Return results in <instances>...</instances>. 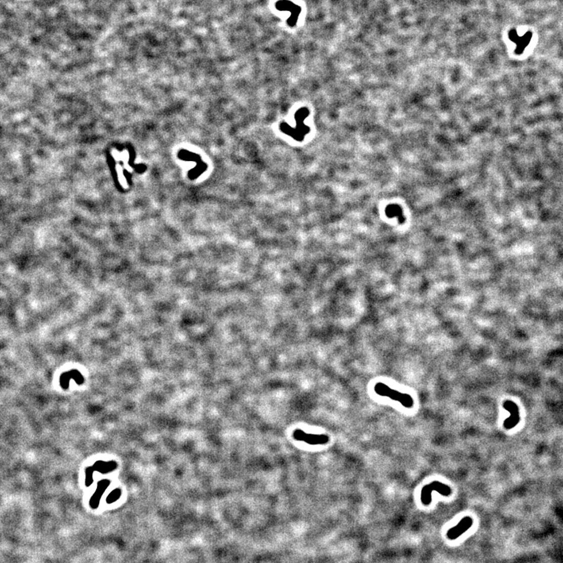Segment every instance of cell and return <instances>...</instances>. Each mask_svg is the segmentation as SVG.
I'll return each instance as SVG.
<instances>
[{
	"label": "cell",
	"instance_id": "obj_1",
	"mask_svg": "<svg viewBox=\"0 0 563 563\" xmlns=\"http://www.w3.org/2000/svg\"><path fill=\"white\" fill-rule=\"evenodd\" d=\"M374 391L376 394L380 397H388L395 401L399 402L403 407L406 409H412L415 406V400L413 397L409 393H401L398 390H393L390 386L379 382L374 386Z\"/></svg>",
	"mask_w": 563,
	"mask_h": 563
},
{
	"label": "cell",
	"instance_id": "obj_2",
	"mask_svg": "<svg viewBox=\"0 0 563 563\" xmlns=\"http://www.w3.org/2000/svg\"><path fill=\"white\" fill-rule=\"evenodd\" d=\"M436 491L442 496L449 497L452 495V488L440 481L434 480L422 488L421 491V502L425 506L432 503V493Z\"/></svg>",
	"mask_w": 563,
	"mask_h": 563
},
{
	"label": "cell",
	"instance_id": "obj_3",
	"mask_svg": "<svg viewBox=\"0 0 563 563\" xmlns=\"http://www.w3.org/2000/svg\"><path fill=\"white\" fill-rule=\"evenodd\" d=\"M293 436L296 440L305 442L311 445H326L330 440V437L325 434H311L307 433L301 429H296L293 433Z\"/></svg>",
	"mask_w": 563,
	"mask_h": 563
},
{
	"label": "cell",
	"instance_id": "obj_4",
	"mask_svg": "<svg viewBox=\"0 0 563 563\" xmlns=\"http://www.w3.org/2000/svg\"><path fill=\"white\" fill-rule=\"evenodd\" d=\"M503 408L510 413L509 417L504 421V427L508 430L513 429L520 421V414H519L518 406L512 400H506L503 403Z\"/></svg>",
	"mask_w": 563,
	"mask_h": 563
},
{
	"label": "cell",
	"instance_id": "obj_5",
	"mask_svg": "<svg viewBox=\"0 0 563 563\" xmlns=\"http://www.w3.org/2000/svg\"><path fill=\"white\" fill-rule=\"evenodd\" d=\"M472 525H473V519L472 517L465 516L456 526L448 530L447 532V538L451 541H455L462 534H465L468 530L470 529Z\"/></svg>",
	"mask_w": 563,
	"mask_h": 563
},
{
	"label": "cell",
	"instance_id": "obj_6",
	"mask_svg": "<svg viewBox=\"0 0 563 563\" xmlns=\"http://www.w3.org/2000/svg\"><path fill=\"white\" fill-rule=\"evenodd\" d=\"M110 485V481L109 479H102V480L99 481L96 491H95L91 499H90V505L92 508L96 509L98 508L100 499L103 497L105 491L107 489Z\"/></svg>",
	"mask_w": 563,
	"mask_h": 563
},
{
	"label": "cell",
	"instance_id": "obj_7",
	"mask_svg": "<svg viewBox=\"0 0 563 563\" xmlns=\"http://www.w3.org/2000/svg\"><path fill=\"white\" fill-rule=\"evenodd\" d=\"M71 379H74V380H76L78 385L83 384V383H84V378L83 377V376H82L78 372L76 371V370L67 372V373L61 375L60 379V386H61V387H62L64 390H67V389L68 388L69 385H70V380H71Z\"/></svg>",
	"mask_w": 563,
	"mask_h": 563
},
{
	"label": "cell",
	"instance_id": "obj_8",
	"mask_svg": "<svg viewBox=\"0 0 563 563\" xmlns=\"http://www.w3.org/2000/svg\"><path fill=\"white\" fill-rule=\"evenodd\" d=\"M117 467V463L115 462H113V461L108 462L97 461L93 466L95 471H98L101 473H108V472L115 470Z\"/></svg>",
	"mask_w": 563,
	"mask_h": 563
},
{
	"label": "cell",
	"instance_id": "obj_9",
	"mask_svg": "<svg viewBox=\"0 0 563 563\" xmlns=\"http://www.w3.org/2000/svg\"><path fill=\"white\" fill-rule=\"evenodd\" d=\"M509 37L512 41L516 42L518 43V46L520 45V48H522V47L527 46V43H529L530 40H531V32L527 33L524 37H518L516 31L511 30L509 33Z\"/></svg>",
	"mask_w": 563,
	"mask_h": 563
},
{
	"label": "cell",
	"instance_id": "obj_10",
	"mask_svg": "<svg viewBox=\"0 0 563 563\" xmlns=\"http://www.w3.org/2000/svg\"><path fill=\"white\" fill-rule=\"evenodd\" d=\"M120 496H122V490L120 488H116L109 494L106 501H107V504L113 503V502L117 501L120 498Z\"/></svg>",
	"mask_w": 563,
	"mask_h": 563
},
{
	"label": "cell",
	"instance_id": "obj_11",
	"mask_svg": "<svg viewBox=\"0 0 563 563\" xmlns=\"http://www.w3.org/2000/svg\"><path fill=\"white\" fill-rule=\"evenodd\" d=\"M95 472L93 466L86 468V486L90 487L93 482V472Z\"/></svg>",
	"mask_w": 563,
	"mask_h": 563
}]
</instances>
